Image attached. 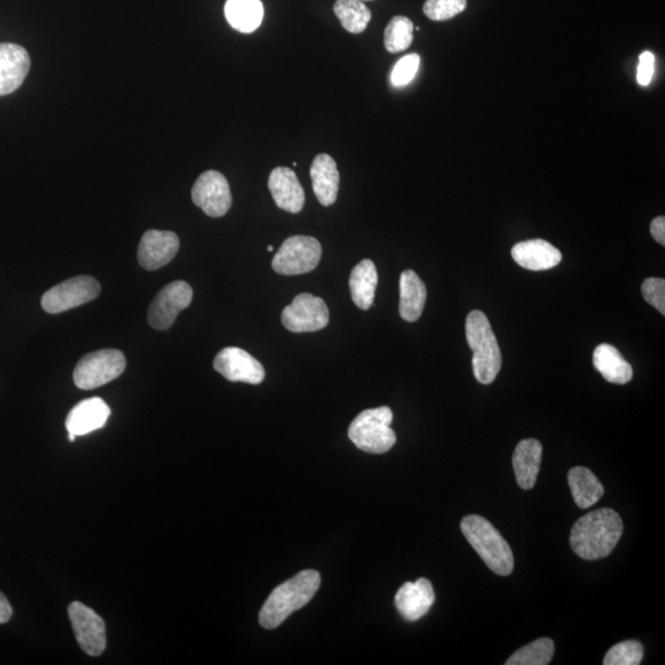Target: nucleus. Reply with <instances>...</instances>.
I'll return each mask as SVG.
<instances>
[{"label": "nucleus", "mask_w": 665, "mask_h": 665, "mask_svg": "<svg viewBox=\"0 0 665 665\" xmlns=\"http://www.w3.org/2000/svg\"><path fill=\"white\" fill-rule=\"evenodd\" d=\"M624 531L620 515L613 509L585 514L573 525L571 547L583 560L595 561L614 551Z\"/></svg>", "instance_id": "nucleus-1"}, {"label": "nucleus", "mask_w": 665, "mask_h": 665, "mask_svg": "<svg viewBox=\"0 0 665 665\" xmlns=\"http://www.w3.org/2000/svg\"><path fill=\"white\" fill-rule=\"evenodd\" d=\"M321 585V574L313 569L302 571L273 590L260 611V625L266 630L279 627L291 614L306 606Z\"/></svg>", "instance_id": "nucleus-2"}, {"label": "nucleus", "mask_w": 665, "mask_h": 665, "mask_svg": "<svg viewBox=\"0 0 665 665\" xmlns=\"http://www.w3.org/2000/svg\"><path fill=\"white\" fill-rule=\"evenodd\" d=\"M461 530L492 572L503 577L513 573V551L487 519L480 515H467L461 521Z\"/></svg>", "instance_id": "nucleus-3"}, {"label": "nucleus", "mask_w": 665, "mask_h": 665, "mask_svg": "<svg viewBox=\"0 0 665 665\" xmlns=\"http://www.w3.org/2000/svg\"><path fill=\"white\" fill-rule=\"evenodd\" d=\"M467 343L473 351V374L482 385H491L502 369V353L491 323L481 311H472L466 319Z\"/></svg>", "instance_id": "nucleus-4"}, {"label": "nucleus", "mask_w": 665, "mask_h": 665, "mask_svg": "<svg viewBox=\"0 0 665 665\" xmlns=\"http://www.w3.org/2000/svg\"><path fill=\"white\" fill-rule=\"evenodd\" d=\"M393 413L390 407L366 409L351 422L349 439L356 448L369 454H385L396 444V434L391 428Z\"/></svg>", "instance_id": "nucleus-5"}, {"label": "nucleus", "mask_w": 665, "mask_h": 665, "mask_svg": "<svg viewBox=\"0 0 665 665\" xmlns=\"http://www.w3.org/2000/svg\"><path fill=\"white\" fill-rule=\"evenodd\" d=\"M126 369L124 353L116 349L94 351L79 360L73 380L78 388L89 391L117 379Z\"/></svg>", "instance_id": "nucleus-6"}, {"label": "nucleus", "mask_w": 665, "mask_h": 665, "mask_svg": "<svg viewBox=\"0 0 665 665\" xmlns=\"http://www.w3.org/2000/svg\"><path fill=\"white\" fill-rule=\"evenodd\" d=\"M322 246L318 239L308 236L287 238L273 259L276 273L294 276L311 273L321 262Z\"/></svg>", "instance_id": "nucleus-7"}, {"label": "nucleus", "mask_w": 665, "mask_h": 665, "mask_svg": "<svg viewBox=\"0 0 665 665\" xmlns=\"http://www.w3.org/2000/svg\"><path fill=\"white\" fill-rule=\"evenodd\" d=\"M100 291L101 287L97 279L87 275L77 276V278L63 281L45 292L41 299V306L47 313L58 315V313L72 310V308L97 299Z\"/></svg>", "instance_id": "nucleus-8"}, {"label": "nucleus", "mask_w": 665, "mask_h": 665, "mask_svg": "<svg viewBox=\"0 0 665 665\" xmlns=\"http://www.w3.org/2000/svg\"><path fill=\"white\" fill-rule=\"evenodd\" d=\"M281 321L292 333L318 332L328 326L329 310L321 297L300 294L284 308Z\"/></svg>", "instance_id": "nucleus-9"}, {"label": "nucleus", "mask_w": 665, "mask_h": 665, "mask_svg": "<svg viewBox=\"0 0 665 665\" xmlns=\"http://www.w3.org/2000/svg\"><path fill=\"white\" fill-rule=\"evenodd\" d=\"M194 292L185 281H174L159 292L148 311V323L157 331H167L180 312L190 306Z\"/></svg>", "instance_id": "nucleus-10"}, {"label": "nucleus", "mask_w": 665, "mask_h": 665, "mask_svg": "<svg viewBox=\"0 0 665 665\" xmlns=\"http://www.w3.org/2000/svg\"><path fill=\"white\" fill-rule=\"evenodd\" d=\"M191 198L207 216L214 218L225 216L232 206L230 184L225 175L216 170L200 175L191 190Z\"/></svg>", "instance_id": "nucleus-11"}, {"label": "nucleus", "mask_w": 665, "mask_h": 665, "mask_svg": "<svg viewBox=\"0 0 665 665\" xmlns=\"http://www.w3.org/2000/svg\"><path fill=\"white\" fill-rule=\"evenodd\" d=\"M68 615L74 635L83 651L92 657L103 654L106 648L104 620L94 610L79 601H74L69 605Z\"/></svg>", "instance_id": "nucleus-12"}, {"label": "nucleus", "mask_w": 665, "mask_h": 665, "mask_svg": "<svg viewBox=\"0 0 665 665\" xmlns=\"http://www.w3.org/2000/svg\"><path fill=\"white\" fill-rule=\"evenodd\" d=\"M218 374L231 382H244L259 385L265 379V370L254 356L236 347L225 348L214 361Z\"/></svg>", "instance_id": "nucleus-13"}, {"label": "nucleus", "mask_w": 665, "mask_h": 665, "mask_svg": "<svg viewBox=\"0 0 665 665\" xmlns=\"http://www.w3.org/2000/svg\"><path fill=\"white\" fill-rule=\"evenodd\" d=\"M179 248V237L174 232L147 231L138 247V263L146 270L161 269L172 262Z\"/></svg>", "instance_id": "nucleus-14"}, {"label": "nucleus", "mask_w": 665, "mask_h": 665, "mask_svg": "<svg viewBox=\"0 0 665 665\" xmlns=\"http://www.w3.org/2000/svg\"><path fill=\"white\" fill-rule=\"evenodd\" d=\"M435 601L432 583L420 578L417 582H407L399 588L395 604L398 613L407 621H418L427 615Z\"/></svg>", "instance_id": "nucleus-15"}, {"label": "nucleus", "mask_w": 665, "mask_h": 665, "mask_svg": "<svg viewBox=\"0 0 665 665\" xmlns=\"http://www.w3.org/2000/svg\"><path fill=\"white\" fill-rule=\"evenodd\" d=\"M28 51L15 44H0V97L21 87L30 71Z\"/></svg>", "instance_id": "nucleus-16"}, {"label": "nucleus", "mask_w": 665, "mask_h": 665, "mask_svg": "<svg viewBox=\"0 0 665 665\" xmlns=\"http://www.w3.org/2000/svg\"><path fill=\"white\" fill-rule=\"evenodd\" d=\"M269 190L279 209L299 214L305 206V191L294 170L278 167L270 173Z\"/></svg>", "instance_id": "nucleus-17"}, {"label": "nucleus", "mask_w": 665, "mask_h": 665, "mask_svg": "<svg viewBox=\"0 0 665 665\" xmlns=\"http://www.w3.org/2000/svg\"><path fill=\"white\" fill-rule=\"evenodd\" d=\"M110 414V408L103 399L98 397L85 399L69 412L66 428L68 433L76 436L87 435L104 428Z\"/></svg>", "instance_id": "nucleus-18"}, {"label": "nucleus", "mask_w": 665, "mask_h": 665, "mask_svg": "<svg viewBox=\"0 0 665 665\" xmlns=\"http://www.w3.org/2000/svg\"><path fill=\"white\" fill-rule=\"evenodd\" d=\"M512 257L521 268L531 271H544L556 268L562 262V253L544 239L515 244Z\"/></svg>", "instance_id": "nucleus-19"}, {"label": "nucleus", "mask_w": 665, "mask_h": 665, "mask_svg": "<svg viewBox=\"0 0 665 665\" xmlns=\"http://www.w3.org/2000/svg\"><path fill=\"white\" fill-rule=\"evenodd\" d=\"M311 179L313 191L321 205H334L338 198L340 175L331 156L318 154L311 166Z\"/></svg>", "instance_id": "nucleus-20"}, {"label": "nucleus", "mask_w": 665, "mask_h": 665, "mask_svg": "<svg viewBox=\"0 0 665 665\" xmlns=\"http://www.w3.org/2000/svg\"><path fill=\"white\" fill-rule=\"evenodd\" d=\"M542 460V445L539 440L520 441L514 451L513 467L520 488L529 491L535 487Z\"/></svg>", "instance_id": "nucleus-21"}, {"label": "nucleus", "mask_w": 665, "mask_h": 665, "mask_svg": "<svg viewBox=\"0 0 665 665\" xmlns=\"http://www.w3.org/2000/svg\"><path fill=\"white\" fill-rule=\"evenodd\" d=\"M399 290H401L399 315L407 322L418 321L427 302V286L413 270H406L401 274Z\"/></svg>", "instance_id": "nucleus-22"}, {"label": "nucleus", "mask_w": 665, "mask_h": 665, "mask_svg": "<svg viewBox=\"0 0 665 665\" xmlns=\"http://www.w3.org/2000/svg\"><path fill=\"white\" fill-rule=\"evenodd\" d=\"M593 364L606 381L615 385H626L632 380V366L613 345L600 344L594 350Z\"/></svg>", "instance_id": "nucleus-23"}, {"label": "nucleus", "mask_w": 665, "mask_h": 665, "mask_svg": "<svg viewBox=\"0 0 665 665\" xmlns=\"http://www.w3.org/2000/svg\"><path fill=\"white\" fill-rule=\"evenodd\" d=\"M377 283L379 275L374 262L370 259L363 260L351 271L349 280L351 299L360 310L367 311L374 306Z\"/></svg>", "instance_id": "nucleus-24"}, {"label": "nucleus", "mask_w": 665, "mask_h": 665, "mask_svg": "<svg viewBox=\"0 0 665 665\" xmlns=\"http://www.w3.org/2000/svg\"><path fill=\"white\" fill-rule=\"evenodd\" d=\"M568 484L571 488L574 502L581 509H588L597 504L604 496L603 484L588 468L573 467L568 472Z\"/></svg>", "instance_id": "nucleus-25"}, {"label": "nucleus", "mask_w": 665, "mask_h": 665, "mask_svg": "<svg viewBox=\"0 0 665 665\" xmlns=\"http://www.w3.org/2000/svg\"><path fill=\"white\" fill-rule=\"evenodd\" d=\"M225 15L234 30L249 34L262 24L264 8L260 0H227Z\"/></svg>", "instance_id": "nucleus-26"}, {"label": "nucleus", "mask_w": 665, "mask_h": 665, "mask_svg": "<svg viewBox=\"0 0 665 665\" xmlns=\"http://www.w3.org/2000/svg\"><path fill=\"white\" fill-rule=\"evenodd\" d=\"M333 9L340 24L351 34L364 33L372 18L370 9L361 0H337Z\"/></svg>", "instance_id": "nucleus-27"}, {"label": "nucleus", "mask_w": 665, "mask_h": 665, "mask_svg": "<svg viewBox=\"0 0 665 665\" xmlns=\"http://www.w3.org/2000/svg\"><path fill=\"white\" fill-rule=\"evenodd\" d=\"M555 654V643L550 638H539L516 651L507 665H547Z\"/></svg>", "instance_id": "nucleus-28"}, {"label": "nucleus", "mask_w": 665, "mask_h": 665, "mask_svg": "<svg viewBox=\"0 0 665 665\" xmlns=\"http://www.w3.org/2000/svg\"><path fill=\"white\" fill-rule=\"evenodd\" d=\"M414 25L411 19L395 17L385 30V47L390 53L406 51L413 42Z\"/></svg>", "instance_id": "nucleus-29"}, {"label": "nucleus", "mask_w": 665, "mask_h": 665, "mask_svg": "<svg viewBox=\"0 0 665 665\" xmlns=\"http://www.w3.org/2000/svg\"><path fill=\"white\" fill-rule=\"evenodd\" d=\"M643 646L637 641H625L611 647L604 658L605 665H638L643 659Z\"/></svg>", "instance_id": "nucleus-30"}, {"label": "nucleus", "mask_w": 665, "mask_h": 665, "mask_svg": "<svg viewBox=\"0 0 665 665\" xmlns=\"http://www.w3.org/2000/svg\"><path fill=\"white\" fill-rule=\"evenodd\" d=\"M467 7V0H427L423 12L430 20L446 21L457 17Z\"/></svg>", "instance_id": "nucleus-31"}, {"label": "nucleus", "mask_w": 665, "mask_h": 665, "mask_svg": "<svg viewBox=\"0 0 665 665\" xmlns=\"http://www.w3.org/2000/svg\"><path fill=\"white\" fill-rule=\"evenodd\" d=\"M420 65V57L412 53L397 62L391 74V82L395 87H406L416 77Z\"/></svg>", "instance_id": "nucleus-32"}, {"label": "nucleus", "mask_w": 665, "mask_h": 665, "mask_svg": "<svg viewBox=\"0 0 665 665\" xmlns=\"http://www.w3.org/2000/svg\"><path fill=\"white\" fill-rule=\"evenodd\" d=\"M642 295L649 305L653 306L665 316V280L659 278L647 279L642 285Z\"/></svg>", "instance_id": "nucleus-33"}, {"label": "nucleus", "mask_w": 665, "mask_h": 665, "mask_svg": "<svg viewBox=\"0 0 665 665\" xmlns=\"http://www.w3.org/2000/svg\"><path fill=\"white\" fill-rule=\"evenodd\" d=\"M654 72V56L652 52H643L637 68V82L643 87L651 83Z\"/></svg>", "instance_id": "nucleus-34"}, {"label": "nucleus", "mask_w": 665, "mask_h": 665, "mask_svg": "<svg viewBox=\"0 0 665 665\" xmlns=\"http://www.w3.org/2000/svg\"><path fill=\"white\" fill-rule=\"evenodd\" d=\"M651 234L656 241L665 246V217L659 216L654 218L651 223Z\"/></svg>", "instance_id": "nucleus-35"}, {"label": "nucleus", "mask_w": 665, "mask_h": 665, "mask_svg": "<svg viewBox=\"0 0 665 665\" xmlns=\"http://www.w3.org/2000/svg\"><path fill=\"white\" fill-rule=\"evenodd\" d=\"M12 615V606H10L8 599L5 598V595L0 592V624H5V622H8Z\"/></svg>", "instance_id": "nucleus-36"}, {"label": "nucleus", "mask_w": 665, "mask_h": 665, "mask_svg": "<svg viewBox=\"0 0 665 665\" xmlns=\"http://www.w3.org/2000/svg\"><path fill=\"white\" fill-rule=\"evenodd\" d=\"M76 438H77L76 435H74V434H72V433H68V439H69V441H74V440H76Z\"/></svg>", "instance_id": "nucleus-37"}, {"label": "nucleus", "mask_w": 665, "mask_h": 665, "mask_svg": "<svg viewBox=\"0 0 665 665\" xmlns=\"http://www.w3.org/2000/svg\"><path fill=\"white\" fill-rule=\"evenodd\" d=\"M268 250H269V252H273L274 247H273V246H269V247H268Z\"/></svg>", "instance_id": "nucleus-38"}, {"label": "nucleus", "mask_w": 665, "mask_h": 665, "mask_svg": "<svg viewBox=\"0 0 665 665\" xmlns=\"http://www.w3.org/2000/svg\"><path fill=\"white\" fill-rule=\"evenodd\" d=\"M361 2H367V0H361Z\"/></svg>", "instance_id": "nucleus-39"}]
</instances>
